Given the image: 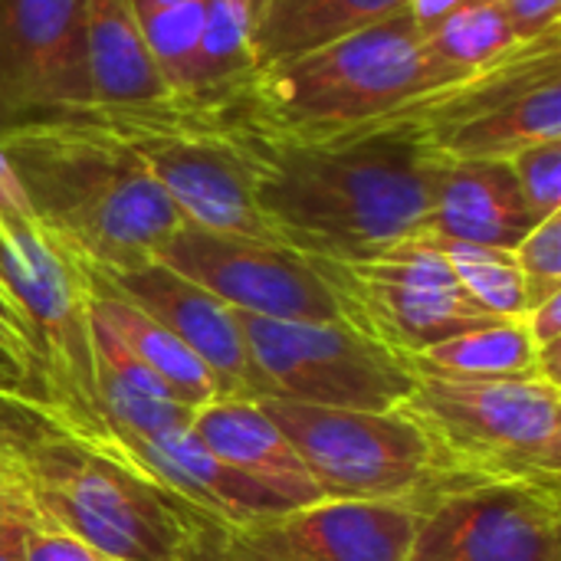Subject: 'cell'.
Masks as SVG:
<instances>
[{"label":"cell","mask_w":561,"mask_h":561,"mask_svg":"<svg viewBox=\"0 0 561 561\" xmlns=\"http://www.w3.org/2000/svg\"><path fill=\"white\" fill-rule=\"evenodd\" d=\"M217 105L233 125L276 243L309 260L352 263L424 233L447 158L417 118L299 141L233 118L220 99Z\"/></svg>","instance_id":"6da1fadb"},{"label":"cell","mask_w":561,"mask_h":561,"mask_svg":"<svg viewBox=\"0 0 561 561\" xmlns=\"http://www.w3.org/2000/svg\"><path fill=\"white\" fill-rule=\"evenodd\" d=\"M0 151L43 230L85 270L145 266L184 224L138 151L92 112L3 125Z\"/></svg>","instance_id":"7a4b0ae2"},{"label":"cell","mask_w":561,"mask_h":561,"mask_svg":"<svg viewBox=\"0 0 561 561\" xmlns=\"http://www.w3.org/2000/svg\"><path fill=\"white\" fill-rule=\"evenodd\" d=\"M457 82L431 56L424 33L398 13L289 62L256 69L220 102L266 135L309 141L398 118Z\"/></svg>","instance_id":"3957f363"},{"label":"cell","mask_w":561,"mask_h":561,"mask_svg":"<svg viewBox=\"0 0 561 561\" xmlns=\"http://www.w3.org/2000/svg\"><path fill=\"white\" fill-rule=\"evenodd\" d=\"M23 500L46 519L108 561H194L210 523L112 440L53 434L23 463Z\"/></svg>","instance_id":"277c9868"},{"label":"cell","mask_w":561,"mask_h":561,"mask_svg":"<svg viewBox=\"0 0 561 561\" xmlns=\"http://www.w3.org/2000/svg\"><path fill=\"white\" fill-rule=\"evenodd\" d=\"M394 411L417 427L450 486H561V385L414 371Z\"/></svg>","instance_id":"5b68a950"},{"label":"cell","mask_w":561,"mask_h":561,"mask_svg":"<svg viewBox=\"0 0 561 561\" xmlns=\"http://www.w3.org/2000/svg\"><path fill=\"white\" fill-rule=\"evenodd\" d=\"M92 115L138 151L184 224L227 237L273 240L256 207L250 164L217 99H174L151 108Z\"/></svg>","instance_id":"8992f818"},{"label":"cell","mask_w":561,"mask_h":561,"mask_svg":"<svg viewBox=\"0 0 561 561\" xmlns=\"http://www.w3.org/2000/svg\"><path fill=\"white\" fill-rule=\"evenodd\" d=\"M296 447L322 500L421 510L454 490L401 411H345L296 401H260Z\"/></svg>","instance_id":"52a82bcc"},{"label":"cell","mask_w":561,"mask_h":561,"mask_svg":"<svg viewBox=\"0 0 561 561\" xmlns=\"http://www.w3.org/2000/svg\"><path fill=\"white\" fill-rule=\"evenodd\" d=\"M253 371L256 401H296L345 411H394L414 368L342 319H260L237 312Z\"/></svg>","instance_id":"ba28073f"},{"label":"cell","mask_w":561,"mask_h":561,"mask_svg":"<svg viewBox=\"0 0 561 561\" xmlns=\"http://www.w3.org/2000/svg\"><path fill=\"white\" fill-rule=\"evenodd\" d=\"M312 263L335 296L339 319L404 358L496 322L463 293L440 247L427 237L368 260Z\"/></svg>","instance_id":"9c48e42d"},{"label":"cell","mask_w":561,"mask_h":561,"mask_svg":"<svg viewBox=\"0 0 561 561\" xmlns=\"http://www.w3.org/2000/svg\"><path fill=\"white\" fill-rule=\"evenodd\" d=\"M404 561H561V486H454L414 510Z\"/></svg>","instance_id":"30bf717a"},{"label":"cell","mask_w":561,"mask_h":561,"mask_svg":"<svg viewBox=\"0 0 561 561\" xmlns=\"http://www.w3.org/2000/svg\"><path fill=\"white\" fill-rule=\"evenodd\" d=\"M233 312L260 319H339L316 263L283 243L210 233L181 224L154 253Z\"/></svg>","instance_id":"8fae6325"},{"label":"cell","mask_w":561,"mask_h":561,"mask_svg":"<svg viewBox=\"0 0 561 561\" xmlns=\"http://www.w3.org/2000/svg\"><path fill=\"white\" fill-rule=\"evenodd\" d=\"M414 510L319 500L243 526L210 523L194 561H404Z\"/></svg>","instance_id":"7c38bea8"},{"label":"cell","mask_w":561,"mask_h":561,"mask_svg":"<svg viewBox=\"0 0 561 561\" xmlns=\"http://www.w3.org/2000/svg\"><path fill=\"white\" fill-rule=\"evenodd\" d=\"M85 0H0V128L89 112Z\"/></svg>","instance_id":"4fadbf2b"},{"label":"cell","mask_w":561,"mask_h":561,"mask_svg":"<svg viewBox=\"0 0 561 561\" xmlns=\"http://www.w3.org/2000/svg\"><path fill=\"white\" fill-rule=\"evenodd\" d=\"M85 273L115 296L138 306L171 335H178L217 375L227 398H260L256 371L237 312L227 302H220L217 296H210L207 289L158 260L122 273Z\"/></svg>","instance_id":"5bb4252c"},{"label":"cell","mask_w":561,"mask_h":561,"mask_svg":"<svg viewBox=\"0 0 561 561\" xmlns=\"http://www.w3.org/2000/svg\"><path fill=\"white\" fill-rule=\"evenodd\" d=\"M105 440H112L131 463H138L181 503L220 526H243L250 519L289 510L273 493L217 460L191 431V424L131 437L108 434Z\"/></svg>","instance_id":"9a60e30c"},{"label":"cell","mask_w":561,"mask_h":561,"mask_svg":"<svg viewBox=\"0 0 561 561\" xmlns=\"http://www.w3.org/2000/svg\"><path fill=\"white\" fill-rule=\"evenodd\" d=\"M191 431L217 460H224L230 470L273 493L283 506L296 510L322 500L296 447L260 408V401L217 398L194 411Z\"/></svg>","instance_id":"2e32d148"},{"label":"cell","mask_w":561,"mask_h":561,"mask_svg":"<svg viewBox=\"0 0 561 561\" xmlns=\"http://www.w3.org/2000/svg\"><path fill=\"white\" fill-rule=\"evenodd\" d=\"M536 224L510 161L447 158L421 237L513 250Z\"/></svg>","instance_id":"e0dca14e"},{"label":"cell","mask_w":561,"mask_h":561,"mask_svg":"<svg viewBox=\"0 0 561 561\" xmlns=\"http://www.w3.org/2000/svg\"><path fill=\"white\" fill-rule=\"evenodd\" d=\"M82 43L89 112H131L174 102L148 53L131 0H85Z\"/></svg>","instance_id":"ac0fdd59"},{"label":"cell","mask_w":561,"mask_h":561,"mask_svg":"<svg viewBox=\"0 0 561 561\" xmlns=\"http://www.w3.org/2000/svg\"><path fill=\"white\" fill-rule=\"evenodd\" d=\"M434 148L450 161L470 158H496L506 161L510 154L536 145V141H559L561 138V69L549 72L503 102L473 112L460 122L440 125L427 131Z\"/></svg>","instance_id":"d6986e66"},{"label":"cell","mask_w":561,"mask_h":561,"mask_svg":"<svg viewBox=\"0 0 561 561\" xmlns=\"http://www.w3.org/2000/svg\"><path fill=\"white\" fill-rule=\"evenodd\" d=\"M92 378L105 437L154 434L191 424L194 411L184 408L102 322L89 316Z\"/></svg>","instance_id":"ffe728a7"},{"label":"cell","mask_w":561,"mask_h":561,"mask_svg":"<svg viewBox=\"0 0 561 561\" xmlns=\"http://www.w3.org/2000/svg\"><path fill=\"white\" fill-rule=\"evenodd\" d=\"M85 283H89L85 312L95 322H102L184 408L201 411L204 404L227 398L217 375L178 335H171L164 325H158L151 316H145L128 299H122L112 289H105L102 283H95L89 273H85Z\"/></svg>","instance_id":"44dd1931"},{"label":"cell","mask_w":561,"mask_h":561,"mask_svg":"<svg viewBox=\"0 0 561 561\" xmlns=\"http://www.w3.org/2000/svg\"><path fill=\"white\" fill-rule=\"evenodd\" d=\"M404 7L408 0H266L253 43V72L391 20Z\"/></svg>","instance_id":"7402d4cb"},{"label":"cell","mask_w":561,"mask_h":561,"mask_svg":"<svg viewBox=\"0 0 561 561\" xmlns=\"http://www.w3.org/2000/svg\"><path fill=\"white\" fill-rule=\"evenodd\" d=\"M414 371L473 378V381H529L542 378L539 352L523 319H496L460 332L427 352L408 358Z\"/></svg>","instance_id":"603a6c76"},{"label":"cell","mask_w":561,"mask_h":561,"mask_svg":"<svg viewBox=\"0 0 561 561\" xmlns=\"http://www.w3.org/2000/svg\"><path fill=\"white\" fill-rule=\"evenodd\" d=\"M266 0H204L194 99H220L253 76V43Z\"/></svg>","instance_id":"cb8c5ba5"},{"label":"cell","mask_w":561,"mask_h":561,"mask_svg":"<svg viewBox=\"0 0 561 561\" xmlns=\"http://www.w3.org/2000/svg\"><path fill=\"white\" fill-rule=\"evenodd\" d=\"M424 39L431 56L460 82L503 59L516 43H523L500 0H473L460 7L431 33H424Z\"/></svg>","instance_id":"d4e9b609"},{"label":"cell","mask_w":561,"mask_h":561,"mask_svg":"<svg viewBox=\"0 0 561 561\" xmlns=\"http://www.w3.org/2000/svg\"><path fill=\"white\" fill-rule=\"evenodd\" d=\"M450 263L463 293L496 319H519L526 312V289L523 273L516 266L513 250L503 247H480V243H457V240H434Z\"/></svg>","instance_id":"484cf974"},{"label":"cell","mask_w":561,"mask_h":561,"mask_svg":"<svg viewBox=\"0 0 561 561\" xmlns=\"http://www.w3.org/2000/svg\"><path fill=\"white\" fill-rule=\"evenodd\" d=\"M148 53L171 92V99H194L197 53L204 30V0H184L151 13H138Z\"/></svg>","instance_id":"4316f807"},{"label":"cell","mask_w":561,"mask_h":561,"mask_svg":"<svg viewBox=\"0 0 561 561\" xmlns=\"http://www.w3.org/2000/svg\"><path fill=\"white\" fill-rule=\"evenodd\" d=\"M0 394L49 414L62 427L56 411L53 378L39 352V342L26 325V319L20 316V309L3 293H0Z\"/></svg>","instance_id":"83f0119b"},{"label":"cell","mask_w":561,"mask_h":561,"mask_svg":"<svg viewBox=\"0 0 561 561\" xmlns=\"http://www.w3.org/2000/svg\"><path fill=\"white\" fill-rule=\"evenodd\" d=\"M516 266L523 273L526 309L561 293V210L542 217L516 247Z\"/></svg>","instance_id":"f1b7e54d"},{"label":"cell","mask_w":561,"mask_h":561,"mask_svg":"<svg viewBox=\"0 0 561 561\" xmlns=\"http://www.w3.org/2000/svg\"><path fill=\"white\" fill-rule=\"evenodd\" d=\"M53 434H66V431L49 414L0 394V473L7 477V483L20 496H23V463H26V454L39 440H46Z\"/></svg>","instance_id":"f546056e"},{"label":"cell","mask_w":561,"mask_h":561,"mask_svg":"<svg viewBox=\"0 0 561 561\" xmlns=\"http://www.w3.org/2000/svg\"><path fill=\"white\" fill-rule=\"evenodd\" d=\"M0 240L30 256V260H46L53 253H59L62 247L43 230V224L36 220L30 197L16 178V171L10 168L7 154L0 151Z\"/></svg>","instance_id":"4dcf8cb0"},{"label":"cell","mask_w":561,"mask_h":561,"mask_svg":"<svg viewBox=\"0 0 561 561\" xmlns=\"http://www.w3.org/2000/svg\"><path fill=\"white\" fill-rule=\"evenodd\" d=\"M513 178L523 191L526 207L536 220L561 210V138L559 141H536L506 158Z\"/></svg>","instance_id":"1f68e13d"},{"label":"cell","mask_w":561,"mask_h":561,"mask_svg":"<svg viewBox=\"0 0 561 561\" xmlns=\"http://www.w3.org/2000/svg\"><path fill=\"white\" fill-rule=\"evenodd\" d=\"M523 325L533 335V345L539 352V365H542V378L561 385V293L549 296L546 302L526 309Z\"/></svg>","instance_id":"d6a6232c"},{"label":"cell","mask_w":561,"mask_h":561,"mask_svg":"<svg viewBox=\"0 0 561 561\" xmlns=\"http://www.w3.org/2000/svg\"><path fill=\"white\" fill-rule=\"evenodd\" d=\"M23 561H108L102 552H95L89 542H82L79 536L46 523V519H36L33 516V526H30V536H26V552Z\"/></svg>","instance_id":"836d02e7"},{"label":"cell","mask_w":561,"mask_h":561,"mask_svg":"<svg viewBox=\"0 0 561 561\" xmlns=\"http://www.w3.org/2000/svg\"><path fill=\"white\" fill-rule=\"evenodd\" d=\"M33 513L20 493L0 490V561H23Z\"/></svg>","instance_id":"e575fe53"},{"label":"cell","mask_w":561,"mask_h":561,"mask_svg":"<svg viewBox=\"0 0 561 561\" xmlns=\"http://www.w3.org/2000/svg\"><path fill=\"white\" fill-rule=\"evenodd\" d=\"M500 7L506 10L510 23L523 43L539 39L549 30H559L561 0H500Z\"/></svg>","instance_id":"d590c367"},{"label":"cell","mask_w":561,"mask_h":561,"mask_svg":"<svg viewBox=\"0 0 561 561\" xmlns=\"http://www.w3.org/2000/svg\"><path fill=\"white\" fill-rule=\"evenodd\" d=\"M473 0H408L404 7V16L421 30V33H431L437 23H444L450 13H457L460 7H467Z\"/></svg>","instance_id":"8d00e7d4"},{"label":"cell","mask_w":561,"mask_h":561,"mask_svg":"<svg viewBox=\"0 0 561 561\" xmlns=\"http://www.w3.org/2000/svg\"><path fill=\"white\" fill-rule=\"evenodd\" d=\"M174 3H184V0H131L135 13H151V10H161V7H174Z\"/></svg>","instance_id":"74e56055"},{"label":"cell","mask_w":561,"mask_h":561,"mask_svg":"<svg viewBox=\"0 0 561 561\" xmlns=\"http://www.w3.org/2000/svg\"><path fill=\"white\" fill-rule=\"evenodd\" d=\"M0 490H10V493H16V490H13V486L7 483V477H3V473H0Z\"/></svg>","instance_id":"f35d334b"}]
</instances>
